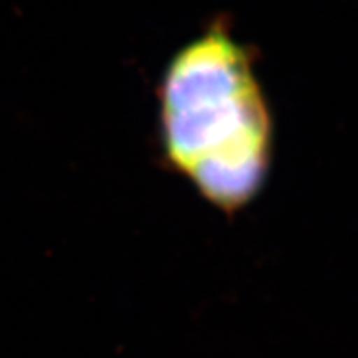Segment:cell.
Returning <instances> with one entry per match:
<instances>
[{
  "label": "cell",
  "mask_w": 358,
  "mask_h": 358,
  "mask_svg": "<svg viewBox=\"0 0 358 358\" xmlns=\"http://www.w3.org/2000/svg\"><path fill=\"white\" fill-rule=\"evenodd\" d=\"M164 159L226 216L257 198L272 163V120L252 53L222 24L173 57L159 85Z\"/></svg>",
  "instance_id": "obj_1"
}]
</instances>
